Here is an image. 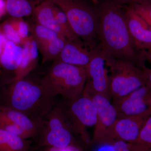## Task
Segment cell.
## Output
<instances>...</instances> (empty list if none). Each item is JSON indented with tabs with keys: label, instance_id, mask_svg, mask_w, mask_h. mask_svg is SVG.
<instances>
[{
	"label": "cell",
	"instance_id": "cell-1",
	"mask_svg": "<svg viewBox=\"0 0 151 151\" xmlns=\"http://www.w3.org/2000/svg\"><path fill=\"white\" fill-rule=\"evenodd\" d=\"M97 15L101 50L114 59L129 61L142 69L146 68V51L136 47L121 4L113 0L106 1L100 6Z\"/></svg>",
	"mask_w": 151,
	"mask_h": 151
},
{
	"label": "cell",
	"instance_id": "cell-2",
	"mask_svg": "<svg viewBox=\"0 0 151 151\" xmlns=\"http://www.w3.org/2000/svg\"><path fill=\"white\" fill-rule=\"evenodd\" d=\"M56 95L42 79L26 77L14 80L5 89L4 104L1 105L23 113L34 122L43 123L56 105Z\"/></svg>",
	"mask_w": 151,
	"mask_h": 151
},
{
	"label": "cell",
	"instance_id": "cell-3",
	"mask_svg": "<svg viewBox=\"0 0 151 151\" xmlns=\"http://www.w3.org/2000/svg\"><path fill=\"white\" fill-rule=\"evenodd\" d=\"M42 79L55 95L71 101L82 94L87 73L84 68L55 61Z\"/></svg>",
	"mask_w": 151,
	"mask_h": 151
},
{
	"label": "cell",
	"instance_id": "cell-4",
	"mask_svg": "<svg viewBox=\"0 0 151 151\" xmlns=\"http://www.w3.org/2000/svg\"><path fill=\"white\" fill-rule=\"evenodd\" d=\"M35 139L37 148L64 147L80 144L76 139L68 122L65 103L55 105L45 119L38 135Z\"/></svg>",
	"mask_w": 151,
	"mask_h": 151
},
{
	"label": "cell",
	"instance_id": "cell-5",
	"mask_svg": "<svg viewBox=\"0 0 151 151\" xmlns=\"http://www.w3.org/2000/svg\"><path fill=\"white\" fill-rule=\"evenodd\" d=\"M50 1L65 14L75 34L86 45L93 47L98 38L97 14L84 4L73 0Z\"/></svg>",
	"mask_w": 151,
	"mask_h": 151
},
{
	"label": "cell",
	"instance_id": "cell-6",
	"mask_svg": "<svg viewBox=\"0 0 151 151\" xmlns=\"http://www.w3.org/2000/svg\"><path fill=\"white\" fill-rule=\"evenodd\" d=\"M110 68V94L111 98H120L145 86L146 73L132 63L110 58L107 61Z\"/></svg>",
	"mask_w": 151,
	"mask_h": 151
},
{
	"label": "cell",
	"instance_id": "cell-7",
	"mask_svg": "<svg viewBox=\"0 0 151 151\" xmlns=\"http://www.w3.org/2000/svg\"><path fill=\"white\" fill-rule=\"evenodd\" d=\"M68 119L75 136H77L83 147L91 146V139L87 128L95 126L97 111L91 98L83 92L75 100L65 104Z\"/></svg>",
	"mask_w": 151,
	"mask_h": 151
},
{
	"label": "cell",
	"instance_id": "cell-8",
	"mask_svg": "<svg viewBox=\"0 0 151 151\" xmlns=\"http://www.w3.org/2000/svg\"><path fill=\"white\" fill-rule=\"evenodd\" d=\"M151 116V110L137 116L118 117L108 130L104 145H112L118 141L136 142L146 120Z\"/></svg>",
	"mask_w": 151,
	"mask_h": 151
},
{
	"label": "cell",
	"instance_id": "cell-9",
	"mask_svg": "<svg viewBox=\"0 0 151 151\" xmlns=\"http://www.w3.org/2000/svg\"><path fill=\"white\" fill-rule=\"evenodd\" d=\"M83 92L91 98L97 111V122L91 139V146L104 145L108 130L118 118L116 109L110 99L92 92L86 85Z\"/></svg>",
	"mask_w": 151,
	"mask_h": 151
},
{
	"label": "cell",
	"instance_id": "cell-10",
	"mask_svg": "<svg viewBox=\"0 0 151 151\" xmlns=\"http://www.w3.org/2000/svg\"><path fill=\"white\" fill-rule=\"evenodd\" d=\"M107 58V55L100 47L95 48L93 57L86 68V85L92 92L110 100V77L106 67Z\"/></svg>",
	"mask_w": 151,
	"mask_h": 151
},
{
	"label": "cell",
	"instance_id": "cell-11",
	"mask_svg": "<svg viewBox=\"0 0 151 151\" xmlns=\"http://www.w3.org/2000/svg\"><path fill=\"white\" fill-rule=\"evenodd\" d=\"M118 117L140 115L151 110V89L142 86L124 97L113 99Z\"/></svg>",
	"mask_w": 151,
	"mask_h": 151
},
{
	"label": "cell",
	"instance_id": "cell-12",
	"mask_svg": "<svg viewBox=\"0 0 151 151\" xmlns=\"http://www.w3.org/2000/svg\"><path fill=\"white\" fill-rule=\"evenodd\" d=\"M127 25L136 47L142 51L151 48V28L132 6L124 9Z\"/></svg>",
	"mask_w": 151,
	"mask_h": 151
},
{
	"label": "cell",
	"instance_id": "cell-13",
	"mask_svg": "<svg viewBox=\"0 0 151 151\" xmlns=\"http://www.w3.org/2000/svg\"><path fill=\"white\" fill-rule=\"evenodd\" d=\"M85 45L67 40L62 51L55 60L86 68L93 57L95 48L89 50L84 47Z\"/></svg>",
	"mask_w": 151,
	"mask_h": 151
},
{
	"label": "cell",
	"instance_id": "cell-14",
	"mask_svg": "<svg viewBox=\"0 0 151 151\" xmlns=\"http://www.w3.org/2000/svg\"><path fill=\"white\" fill-rule=\"evenodd\" d=\"M22 58L20 65L15 72L14 80H19L26 77L37 65L38 48L32 36L22 45Z\"/></svg>",
	"mask_w": 151,
	"mask_h": 151
},
{
	"label": "cell",
	"instance_id": "cell-15",
	"mask_svg": "<svg viewBox=\"0 0 151 151\" xmlns=\"http://www.w3.org/2000/svg\"><path fill=\"white\" fill-rule=\"evenodd\" d=\"M55 5L50 0H45L34 9L33 13L38 24L65 37L55 17Z\"/></svg>",
	"mask_w": 151,
	"mask_h": 151
},
{
	"label": "cell",
	"instance_id": "cell-16",
	"mask_svg": "<svg viewBox=\"0 0 151 151\" xmlns=\"http://www.w3.org/2000/svg\"><path fill=\"white\" fill-rule=\"evenodd\" d=\"M22 47L8 41L0 56V64L6 70L15 72L22 58Z\"/></svg>",
	"mask_w": 151,
	"mask_h": 151
},
{
	"label": "cell",
	"instance_id": "cell-17",
	"mask_svg": "<svg viewBox=\"0 0 151 151\" xmlns=\"http://www.w3.org/2000/svg\"><path fill=\"white\" fill-rule=\"evenodd\" d=\"M32 148L29 139L0 129V151H25Z\"/></svg>",
	"mask_w": 151,
	"mask_h": 151
},
{
	"label": "cell",
	"instance_id": "cell-18",
	"mask_svg": "<svg viewBox=\"0 0 151 151\" xmlns=\"http://www.w3.org/2000/svg\"><path fill=\"white\" fill-rule=\"evenodd\" d=\"M6 6L8 13L16 18L28 16L34 10L29 0H6Z\"/></svg>",
	"mask_w": 151,
	"mask_h": 151
},
{
	"label": "cell",
	"instance_id": "cell-19",
	"mask_svg": "<svg viewBox=\"0 0 151 151\" xmlns=\"http://www.w3.org/2000/svg\"><path fill=\"white\" fill-rule=\"evenodd\" d=\"M31 36L36 42L39 50L55 39L59 37H63L56 32L38 23L31 27Z\"/></svg>",
	"mask_w": 151,
	"mask_h": 151
},
{
	"label": "cell",
	"instance_id": "cell-20",
	"mask_svg": "<svg viewBox=\"0 0 151 151\" xmlns=\"http://www.w3.org/2000/svg\"><path fill=\"white\" fill-rule=\"evenodd\" d=\"M67 40L65 38L59 37L51 41L40 50L42 55V63L56 59L62 51Z\"/></svg>",
	"mask_w": 151,
	"mask_h": 151
},
{
	"label": "cell",
	"instance_id": "cell-21",
	"mask_svg": "<svg viewBox=\"0 0 151 151\" xmlns=\"http://www.w3.org/2000/svg\"><path fill=\"white\" fill-rule=\"evenodd\" d=\"M55 13L57 20L62 29L65 38L70 41L85 44L84 42L81 40L73 31L64 13L55 5Z\"/></svg>",
	"mask_w": 151,
	"mask_h": 151
},
{
	"label": "cell",
	"instance_id": "cell-22",
	"mask_svg": "<svg viewBox=\"0 0 151 151\" xmlns=\"http://www.w3.org/2000/svg\"><path fill=\"white\" fill-rule=\"evenodd\" d=\"M0 32L4 35L8 40L18 45H23V42L10 21H6L0 25Z\"/></svg>",
	"mask_w": 151,
	"mask_h": 151
},
{
	"label": "cell",
	"instance_id": "cell-23",
	"mask_svg": "<svg viewBox=\"0 0 151 151\" xmlns=\"http://www.w3.org/2000/svg\"><path fill=\"white\" fill-rule=\"evenodd\" d=\"M147 148L151 149V116L146 120L142 127L139 138L136 142Z\"/></svg>",
	"mask_w": 151,
	"mask_h": 151
},
{
	"label": "cell",
	"instance_id": "cell-24",
	"mask_svg": "<svg viewBox=\"0 0 151 151\" xmlns=\"http://www.w3.org/2000/svg\"><path fill=\"white\" fill-rule=\"evenodd\" d=\"M113 151H150L145 147L136 143L118 141L111 145Z\"/></svg>",
	"mask_w": 151,
	"mask_h": 151
},
{
	"label": "cell",
	"instance_id": "cell-25",
	"mask_svg": "<svg viewBox=\"0 0 151 151\" xmlns=\"http://www.w3.org/2000/svg\"><path fill=\"white\" fill-rule=\"evenodd\" d=\"M10 22L14 27L17 30L24 44L29 37V33L30 28L27 23L22 18H13Z\"/></svg>",
	"mask_w": 151,
	"mask_h": 151
},
{
	"label": "cell",
	"instance_id": "cell-26",
	"mask_svg": "<svg viewBox=\"0 0 151 151\" xmlns=\"http://www.w3.org/2000/svg\"><path fill=\"white\" fill-rule=\"evenodd\" d=\"M131 6L151 28V3L137 4Z\"/></svg>",
	"mask_w": 151,
	"mask_h": 151
},
{
	"label": "cell",
	"instance_id": "cell-27",
	"mask_svg": "<svg viewBox=\"0 0 151 151\" xmlns=\"http://www.w3.org/2000/svg\"><path fill=\"white\" fill-rule=\"evenodd\" d=\"M37 151H86L80 144L58 148L54 147H42L37 148Z\"/></svg>",
	"mask_w": 151,
	"mask_h": 151
},
{
	"label": "cell",
	"instance_id": "cell-28",
	"mask_svg": "<svg viewBox=\"0 0 151 151\" xmlns=\"http://www.w3.org/2000/svg\"><path fill=\"white\" fill-rule=\"evenodd\" d=\"M120 4H128L132 6L137 4L151 3V0H115Z\"/></svg>",
	"mask_w": 151,
	"mask_h": 151
},
{
	"label": "cell",
	"instance_id": "cell-29",
	"mask_svg": "<svg viewBox=\"0 0 151 151\" xmlns=\"http://www.w3.org/2000/svg\"><path fill=\"white\" fill-rule=\"evenodd\" d=\"M146 73L145 85L147 87L151 89V68L146 67L145 68Z\"/></svg>",
	"mask_w": 151,
	"mask_h": 151
},
{
	"label": "cell",
	"instance_id": "cell-30",
	"mask_svg": "<svg viewBox=\"0 0 151 151\" xmlns=\"http://www.w3.org/2000/svg\"><path fill=\"white\" fill-rule=\"evenodd\" d=\"M8 41V40L6 38L4 35L2 33L0 32V56L2 53L6 44Z\"/></svg>",
	"mask_w": 151,
	"mask_h": 151
},
{
	"label": "cell",
	"instance_id": "cell-31",
	"mask_svg": "<svg viewBox=\"0 0 151 151\" xmlns=\"http://www.w3.org/2000/svg\"><path fill=\"white\" fill-rule=\"evenodd\" d=\"M6 10V1L0 0V18L4 14Z\"/></svg>",
	"mask_w": 151,
	"mask_h": 151
},
{
	"label": "cell",
	"instance_id": "cell-32",
	"mask_svg": "<svg viewBox=\"0 0 151 151\" xmlns=\"http://www.w3.org/2000/svg\"><path fill=\"white\" fill-rule=\"evenodd\" d=\"M146 59L151 63V48L146 51Z\"/></svg>",
	"mask_w": 151,
	"mask_h": 151
},
{
	"label": "cell",
	"instance_id": "cell-33",
	"mask_svg": "<svg viewBox=\"0 0 151 151\" xmlns=\"http://www.w3.org/2000/svg\"><path fill=\"white\" fill-rule=\"evenodd\" d=\"M25 151H37V149L36 148H32L30 149L29 150H28Z\"/></svg>",
	"mask_w": 151,
	"mask_h": 151
},
{
	"label": "cell",
	"instance_id": "cell-34",
	"mask_svg": "<svg viewBox=\"0 0 151 151\" xmlns=\"http://www.w3.org/2000/svg\"><path fill=\"white\" fill-rule=\"evenodd\" d=\"M90 1H92L93 2L95 3V4H97L98 2V0H90Z\"/></svg>",
	"mask_w": 151,
	"mask_h": 151
},
{
	"label": "cell",
	"instance_id": "cell-35",
	"mask_svg": "<svg viewBox=\"0 0 151 151\" xmlns=\"http://www.w3.org/2000/svg\"><path fill=\"white\" fill-rule=\"evenodd\" d=\"M150 151H151V149L150 150Z\"/></svg>",
	"mask_w": 151,
	"mask_h": 151
}]
</instances>
